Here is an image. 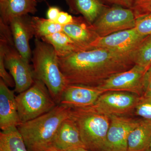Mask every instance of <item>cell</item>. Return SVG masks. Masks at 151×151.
I'll list each match as a JSON object with an SVG mask.
<instances>
[{
	"mask_svg": "<svg viewBox=\"0 0 151 151\" xmlns=\"http://www.w3.org/2000/svg\"><path fill=\"white\" fill-rule=\"evenodd\" d=\"M58 63L68 85L92 86H98L112 76L129 70L135 65L132 54L102 48L58 57Z\"/></svg>",
	"mask_w": 151,
	"mask_h": 151,
	"instance_id": "1",
	"label": "cell"
},
{
	"mask_svg": "<svg viewBox=\"0 0 151 151\" xmlns=\"http://www.w3.org/2000/svg\"><path fill=\"white\" fill-rule=\"evenodd\" d=\"M71 110L58 104L49 112L18 126L29 151H45L52 147L60 124L70 117Z\"/></svg>",
	"mask_w": 151,
	"mask_h": 151,
	"instance_id": "2",
	"label": "cell"
},
{
	"mask_svg": "<svg viewBox=\"0 0 151 151\" xmlns=\"http://www.w3.org/2000/svg\"><path fill=\"white\" fill-rule=\"evenodd\" d=\"M35 38L32 61L35 78L44 83L57 105L60 103L68 84L60 69L58 57L53 47Z\"/></svg>",
	"mask_w": 151,
	"mask_h": 151,
	"instance_id": "3",
	"label": "cell"
},
{
	"mask_svg": "<svg viewBox=\"0 0 151 151\" xmlns=\"http://www.w3.org/2000/svg\"><path fill=\"white\" fill-rule=\"evenodd\" d=\"M70 117L78 127L85 149L105 151L110 126L108 116L85 107L72 108Z\"/></svg>",
	"mask_w": 151,
	"mask_h": 151,
	"instance_id": "4",
	"label": "cell"
},
{
	"mask_svg": "<svg viewBox=\"0 0 151 151\" xmlns=\"http://www.w3.org/2000/svg\"><path fill=\"white\" fill-rule=\"evenodd\" d=\"M21 124L51 111L57 104L42 81L35 78L32 86L16 96Z\"/></svg>",
	"mask_w": 151,
	"mask_h": 151,
	"instance_id": "5",
	"label": "cell"
},
{
	"mask_svg": "<svg viewBox=\"0 0 151 151\" xmlns=\"http://www.w3.org/2000/svg\"><path fill=\"white\" fill-rule=\"evenodd\" d=\"M0 52H2L6 68L14 81V92L19 94L27 90L35 79L32 66L21 55L14 42L0 40Z\"/></svg>",
	"mask_w": 151,
	"mask_h": 151,
	"instance_id": "6",
	"label": "cell"
},
{
	"mask_svg": "<svg viewBox=\"0 0 151 151\" xmlns=\"http://www.w3.org/2000/svg\"><path fill=\"white\" fill-rule=\"evenodd\" d=\"M135 22L136 18L132 10L115 5L105 9L92 25L98 36L103 37L134 28Z\"/></svg>",
	"mask_w": 151,
	"mask_h": 151,
	"instance_id": "7",
	"label": "cell"
},
{
	"mask_svg": "<svg viewBox=\"0 0 151 151\" xmlns=\"http://www.w3.org/2000/svg\"><path fill=\"white\" fill-rule=\"evenodd\" d=\"M141 97L131 92L107 91L100 95L94 105L87 108L108 117L123 116L134 110Z\"/></svg>",
	"mask_w": 151,
	"mask_h": 151,
	"instance_id": "8",
	"label": "cell"
},
{
	"mask_svg": "<svg viewBox=\"0 0 151 151\" xmlns=\"http://www.w3.org/2000/svg\"><path fill=\"white\" fill-rule=\"evenodd\" d=\"M148 69L135 64L129 70L112 76L97 86L104 92L124 91L142 97L144 76Z\"/></svg>",
	"mask_w": 151,
	"mask_h": 151,
	"instance_id": "9",
	"label": "cell"
},
{
	"mask_svg": "<svg viewBox=\"0 0 151 151\" xmlns=\"http://www.w3.org/2000/svg\"><path fill=\"white\" fill-rule=\"evenodd\" d=\"M110 123L105 151H128V139L130 133L140 120L123 116H109Z\"/></svg>",
	"mask_w": 151,
	"mask_h": 151,
	"instance_id": "10",
	"label": "cell"
},
{
	"mask_svg": "<svg viewBox=\"0 0 151 151\" xmlns=\"http://www.w3.org/2000/svg\"><path fill=\"white\" fill-rule=\"evenodd\" d=\"M146 37L140 35L134 28L99 37L92 46L94 48L107 49L120 53L132 54Z\"/></svg>",
	"mask_w": 151,
	"mask_h": 151,
	"instance_id": "11",
	"label": "cell"
},
{
	"mask_svg": "<svg viewBox=\"0 0 151 151\" xmlns=\"http://www.w3.org/2000/svg\"><path fill=\"white\" fill-rule=\"evenodd\" d=\"M104 92L97 86L68 84L63 93L59 104L71 108L89 107L94 105Z\"/></svg>",
	"mask_w": 151,
	"mask_h": 151,
	"instance_id": "12",
	"label": "cell"
},
{
	"mask_svg": "<svg viewBox=\"0 0 151 151\" xmlns=\"http://www.w3.org/2000/svg\"><path fill=\"white\" fill-rule=\"evenodd\" d=\"M31 19L29 14L25 15L14 18L9 24L16 48L28 62L32 57L29 41L35 36Z\"/></svg>",
	"mask_w": 151,
	"mask_h": 151,
	"instance_id": "13",
	"label": "cell"
},
{
	"mask_svg": "<svg viewBox=\"0 0 151 151\" xmlns=\"http://www.w3.org/2000/svg\"><path fill=\"white\" fill-rule=\"evenodd\" d=\"M14 92L0 78V129L2 131L17 127L21 124Z\"/></svg>",
	"mask_w": 151,
	"mask_h": 151,
	"instance_id": "14",
	"label": "cell"
},
{
	"mask_svg": "<svg viewBox=\"0 0 151 151\" xmlns=\"http://www.w3.org/2000/svg\"><path fill=\"white\" fill-rule=\"evenodd\" d=\"M63 31L84 50L95 48L92 44L99 37L92 24L83 17H74L73 22L63 26Z\"/></svg>",
	"mask_w": 151,
	"mask_h": 151,
	"instance_id": "15",
	"label": "cell"
},
{
	"mask_svg": "<svg viewBox=\"0 0 151 151\" xmlns=\"http://www.w3.org/2000/svg\"><path fill=\"white\" fill-rule=\"evenodd\" d=\"M52 147L65 151L77 148H85L78 127L70 116L60 124Z\"/></svg>",
	"mask_w": 151,
	"mask_h": 151,
	"instance_id": "16",
	"label": "cell"
},
{
	"mask_svg": "<svg viewBox=\"0 0 151 151\" xmlns=\"http://www.w3.org/2000/svg\"><path fill=\"white\" fill-rule=\"evenodd\" d=\"M37 4L35 0H0V20L9 25L17 17L34 14Z\"/></svg>",
	"mask_w": 151,
	"mask_h": 151,
	"instance_id": "17",
	"label": "cell"
},
{
	"mask_svg": "<svg viewBox=\"0 0 151 151\" xmlns=\"http://www.w3.org/2000/svg\"><path fill=\"white\" fill-rule=\"evenodd\" d=\"M70 12L81 14L92 24L103 12L105 7L100 0H65Z\"/></svg>",
	"mask_w": 151,
	"mask_h": 151,
	"instance_id": "18",
	"label": "cell"
},
{
	"mask_svg": "<svg viewBox=\"0 0 151 151\" xmlns=\"http://www.w3.org/2000/svg\"><path fill=\"white\" fill-rule=\"evenodd\" d=\"M151 139V121L141 119L130 133L128 151H145Z\"/></svg>",
	"mask_w": 151,
	"mask_h": 151,
	"instance_id": "19",
	"label": "cell"
},
{
	"mask_svg": "<svg viewBox=\"0 0 151 151\" xmlns=\"http://www.w3.org/2000/svg\"><path fill=\"white\" fill-rule=\"evenodd\" d=\"M53 47L58 57H63L81 51H85L63 31L41 39Z\"/></svg>",
	"mask_w": 151,
	"mask_h": 151,
	"instance_id": "20",
	"label": "cell"
},
{
	"mask_svg": "<svg viewBox=\"0 0 151 151\" xmlns=\"http://www.w3.org/2000/svg\"><path fill=\"white\" fill-rule=\"evenodd\" d=\"M0 151H29L17 127L1 132Z\"/></svg>",
	"mask_w": 151,
	"mask_h": 151,
	"instance_id": "21",
	"label": "cell"
},
{
	"mask_svg": "<svg viewBox=\"0 0 151 151\" xmlns=\"http://www.w3.org/2000/svg\"><path fill=\"white\" fill-rule=\"evenodd\" d=\"M32 24L35 38H42L63 31V26L48 19L32 17Z\"/></svg>",
	"mask_w": 151,
	"mask_h": 151,
	"instance_id": "22",
	"label": "cell"
},
{
	"mask_svg": "<svg viewBox=\"0 0 151 151\" xmlns=\"http://www.w3.org/2000/svg\"><path fill=\"white\" fill-rule=\"evenodd\" d=\"M135 64L145 68L151 66V35L146 37L132 53Z\"/></svg>",
	"mask_w": 151,
	"mask_h": 151,
	"instance_id": "23",
	"label": "cell"
},
{
	"mask_svg": "<svg viewBox=\"0 0 151 151\" xmlns=\"http://www.w3.org/2000/svg\"><path fill=\"white\" fill-rule=\"evenodd\" d=\"M134 110L137 116L151 121V97H141Z\"/></svg>",
	"mask_w": 151,
	"mask_h": 151,
	"instance_id": "24",
	"label": "cell"
},
{
	"mask_svg": "<svg viewBox=\"0 0 151 151\" xmlns=\"http://www.w3.org/2000/svg\"><path fill=\"white\" fill-rule=\"evenodd\" d=\"M135 28L143 36L151 35V13L136 19Z\"/></svg>",
	"mask_w": 151,
	"mask_h": 151,
	"instance_id": "25",
	"label": "cell"
},
{
	"mask_svg": "<svg viewBox=\"0 0 151 151\" xmlns=\"http://www.w3.org/2000/svg\"><path fill=\"white\" fill-rule=\"evenodd\" d=\"M135 18L151 13V0H133L132 9Z\"/></svg>",
	"mask_w": 151,
	"mask_h": 151,
	"instance_id": "26",
	"label": "cell"
},
{
	"mask_svg": "<svg viewBox=\"0 0 151 151\" xmlns=\"http://www.w3.org/2000/svg\"><path fill=\"white\" fill-rule=\"evenodd\" d=\"M4 63V56L1 52H0V76L9 87H15V83L12 76L8 72Z\"/></svg>",
	"mask_w": 151,
	"mask_h": 151,
	"instance_id": "27",
	"label": "cell"
},
{
	"mask_svg": "<svg viewBox=\"0 0 151 151\" xmlns=\"http://www.w3.org/2000/svg\"><path fill=\"white\" fill-rule=\"evenodd\" d=\"M143 90L142 97H151V66L147 70L144 76Z\"/></svg>",
	"mask_w": 151,
	"mask_h": 151,
	"instance_id": "28",
	"label": "cell"
},
{
	"mask_svg": "<svg viewBox=\"0 0 151 151\" xmlns=\"http://www.w3.org/2000/svg\"><path fill=\"white\" fill-rule=\"evenodd\" d=\"M74 20V17L65 12L61 11L55 22L62 26L72 23Z\"/></svg>",
	"mask_w": 151,
	"mask_h": 151,
	"instance_id": "29",
	"label": "cell"
},
{
	"mask_svg": "<svg viewBox=\"0 0 151 151\" xmlns=\"http://www.w3.org/2000/svg\"><path fill=\"white\" fill-rule=\"evenodd\" d=\"M61 12L59 7L55 6H51L49 7L47 12V19L52 22H55Z\"/></svg>",
	"mask_w": 151,
	"mask_h": 151,
	"instance_id": "30",
	"label": "cell"
},
{
	"mask_svg": "<svg viewBox=\"0 0 151 151\" xmlns=\"http://www.w3.org/2000/svg\"><path fill=\"white\" fill-rule=\"evenodd\" d=\"M115 5L121 6L123 7L132 9L133 0H104Z\"/></svg>",
	"mask_w": 151,
	"mask_h": 151,
	"instance_id": "31",
	"label": "cell"
},
{
	"mask_svg": "<svg viewBox=\"0 0 151 151\" xmlns=\"http://www.w3.org/2000/svg\"><path fill=\"white\" fill-rule=\"evenodd\" d=\"M65 151H91L89 150H86V149L84 148H75L71 149V150H68Z\"/></svg>",
	"mask_w": 151,
	"mask_h": 151,
	"instance_id": "32",
	"label": "cell"
},
{
	"mask_svg": "<svg viewBox=\"0 0 151 151\" xmlns=\"http://www.w3.org/2000/svg\"><path fill=\"white\" fill-rule=\"evenodd\" d=\"M45 151H65L62 150H59V149H57L56 148L53 147H49L48 149H47Z\"/></svg>",
	"mask_w": 151,
	"mask_h": 151,
	"instance_id": "33",
	"label": "cell"
},
{
	"mask_svg": "<svg viewBox=\"0 0 151 151\" xmlns=\"http://www.w3.org/2000/svg\"><path fill=\"white\" fill-rule=\"evenodd\" d=\"M145 151H151V139Z\"/></svg>",
	"mask_w": 151,
	"mask_h": 151,
	"instance_id": "34",
	"label": "cell"
},
{
	"mask_svg": "<svg viewBox=\"0 0 151 151\" xmlns=\"http://www.w3.org/2000/svg\"><path fill=\"white\" fill-rule=\"evenodd\" d=\"M35 1H36L37 3L38 2H42L44 1H46V0H35Z\"/></svg>",
	"mask_w": 151,
	"mask_h": 151,
	"instance_id": "35",
	"label": "cell"
}]
</instances>
